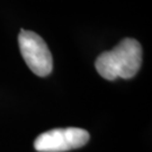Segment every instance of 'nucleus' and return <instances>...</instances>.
Segmentation results:
<instances>
[{
	"mask_svg": "<svg viewBox=\"0 0 152 152\" xmlns=\"http://www.w3.org/2000/svg\"><path fill=\"white\" fill-rule=\"evenodd\" d=\"M18 44L28 68L38 77L49 76L53 69V59L43 38L32 31L22 29Z\"/></svg>",
	"mask_w": 152,
	"mask_h": 152,
	"instance_id": "obj_2",
	"label": "nucleus"
},
{
	"mask_svg": "<svg viewBox=\"0 0 152 152\" xmlns=\"http://www.w3.org/2000/svg\"><path fill=\"white\" fill-rule=\"evenodd\" d=\"M141 63V44L134 38H124L113 50L99 55L95 66L104 79L112 81L117 78H133L140 70Z\"/></svg>",
	"mask_w": 152,
	"mask_h": 152,
	"instance_id": "obj_1",
	"label": "nucleus"
},
{
	"mask_svg": "<svg viewBox=\"0 0 152 152\" xmlns=\"http://www.w3.org/2000/svg\"><path fill=\"white\" fill-rule=\"evenodd\" d=\"M88 141L89 133L83 129H54L39 134L34 141V148L38 152H64L83 147Z\"/></svg>",
	"mask_w": 152,
	"mask_h": 152,
	"instance_id": "obj_3",
	"label": "nucleus"
}]
</instances>
